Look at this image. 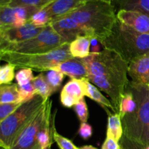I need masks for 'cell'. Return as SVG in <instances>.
Here are the masks:
<instances>
[{"label":"cell","instance_id":"5","mask_svg":"<svg viewBox=\"0 0 149 149\" xmlns=\"http://www.w3.org/2000/svg\"><path fill=\"white\" fill-rule=\"evenodd\" d=\"M47 101V100H46ZM45 103L36 95L29 101L22 103L14 112L0 124V146L10 149L15 138Z\"/></svg>","mask_w":149,"mask_h":149},{"label":"cell","instance_id":"8","mask_svg":"<svg viewBox=\"0 0 149 149\" xmlns=\"http://www.w3.org/2000/svg\"><path fill=\"white\" fill-rule=\"evenodd\" d=\"M52 103L49 99L45 101L40 110L19 133L10 149H42L38 143L37 135L47 118L52 114Z\"/></svg>","mask_w":149,"mask_h":149},{"label":"cell","instance_id":"7","mask_svg":"<svg viewBox=\"0 0 149 149\" xmlns=\"http://www.w3.org/2000/svg\"><path fill=\"white\" fill-rule=\"evenodd\" d=\"M65 43L63 39L56 33L52 26L48 25L34 37L7 45L0 49V55L8 53L23 55L45 53Z\"/></svg>","mask_w":149,"mask_h":149},{"label":"cell","instance_id":"28","mask_svg":"<svg viewBox=\"0 0 149 149\" xmlns=\"http://www.w3.org/2000/svg\"><path fill=\"white\" fill-rule=\"evenodd\" d=\"M18 90L19 97H20L19 101L22 103H25L26 101H29V100L33 98L36 95V91H35L31 82H30L28 84H26V85L18 86Z\"/></svg>","mask_w":149,"mask_h":149},{"label":"cell","instance_id":"22","mask_svg":"<svg viewBox=\"0 0 149 149\" xmlns=\"http://www.w3.org/2000/svg\"><path fill=\"white\" fill-rule=\"evenodd\" d=\"M31 84L36 91V95L41 96L44 100H47L52 94H53L50 86L45 79V74L40 73L38 76L33 77Z\"/></svg>","mask_w":149,"mask_h":149},{"label":"cell","instance_id":"31","mask_svg":"<svg viewBox=\"0 0 149 149\" xmlns=\"http://www.w3.org/2000/svg\"><path fill=\"white\" fill-rule=\"evenodd\" d=\"M22 103L17 102L13 103H3L0 104V124L8 117L13 112H14Z\"/></svg>","mask_w":149,"mask_h":149},{"label":"cell","instance_id":"14","mask_svg":"<svg viewBox=\"0 0 149 149\" xmlns=\"http://www.w3.org/2000/svg\"><path fill=\"white\" fill-rule=\"evenodd\" d=\"M128 75L136 84L149 86V52L132 61L128 66Z\"/></svg>","mask_w":149,"mask_h":149},{"label":"cell","instance_id":"12","mask_svg":"<svg viewBox=\"0 0 149 149\" xmlns=\"http://www.w3.org/2000/svg\"><path fill=\"white\" fill-rule=\"evenodd\" d=\"M86 79H71L64 85L61 93V102L63 106L71 108L87 96Z\"/></svg>","mask_w":149,"mask_h":149},{"label":"cell","instance_id":"40","mask_svg":"<svg viewBox=\"0 0 149 149\" xmlns=\"http://www.w3.org/2000/svg\"><path fill=\"white\" fill-rule=\"evenodd\" d=\"M51 147H52V145H49V146H48V147H47V148H45V149H51Z\"/></svg>","mask_w":149,"mask_h":149},{"label":"cell","instance_id":"34","mask_svg":"<svg viewBox=\"0 0 149 149\" xmlns=\"http://www.w3.org/2000/svg\"><path fill=\"white\" fill-rule=\"evenodd\" d=\"M101 149H121V146L119 142L111 138H107L103 143Z\"/></svg>","mask_w":149,"mask_h":149},{"label":"cell","instance_id":"19","mask_svg":"<svg viewBox=\"0 0 149 149\" xmlns=\"http://www.w3.org/2000/svg\"><path fill=\"white\" fill-rule=\"evenodd\" d=\"M113 4L118 11H138L149 15V0H113Z\"/></svg>","mask_w":149,"mask_h":149},{"label":"cell","instance_id":"16","mask_svg":"<svg viewBox=\"0 0 149 149\" xmlns=\"http://www.w3.org/2000/svg\"><path fill=\"white\" fill-rule=\"evenodd\" d=\"M51 70L60 71L71 79L87 78V67L84 58H71L63 61Z\"/></svg>","mask_w":149,"mask_h":149},{"label":"cell","instance_id":"36","mask_svg":"<svg viewBox=\"0 0 149 149\" xmlns=\"http://www.w3.org/2000/svg\"><path fill=\"white\" fill-rule=\"evenodd\" d=\"M101 44L95 38H92L90 42V53H98L101 51Z\"/></svg>","mask_w":149,"mask_h":149},{"label":"cell","instance_id":"39","mask_svg":"<svg viewBox=\"0 0 149 149\" xmlns=\"http://www.w3.org/2000/svg\"><path fill=\"white\" fill-rule=\"evenodd\" d=\"M9 0H0V4H7Z\"/></svg>","mask_w":149,"mask_h":149},{"label":"cell","instance_id":"9","mask_svg":"<svg viewBox=\"0 0 149 149\" xmlns=\"http://www.w3.org/2000/svg\"><path fill=\"white\" fill-rule=\"evenodd\" d=\"M39 10L33 7H12L0 4V30L23 26L32 15Z\"/></svg>","mask_w":149,"mask_h":149},{"label":"cell","instance_id":"23","mask_svg":"<svg viewBox=\"0 0 149 149\" xmlns=\"http://www.w3.org/2000/svg\"><path fill=\"white\" fill-rule=\"evenodd\" d=\"M136 101H135L132 93L127 88V90L125 93V95L122 96L120 103H119V113L121 118H122L127 114L133 113L136 109Z\"/></svg>","mask_w":149,"mask_h":149},{"label":"cell","instance_id":"38","mask_svg":"<svg viewBox=\"0 0 149 149\" xmlns=\"http://www.w3.org/2000/svg\"><path fill=\"white\" fill-rule=\"evenodd\" d=\"M106 1V2H110L113 4V0H87V1Z\"/></svg>","mask_w":149,"mask_h":149},{"label":"cell","instance_id":"2","mask_svg":"<svg viewBox=\"0 0 149 149\" xmlns=\"http://www.w3.org/2000/svg\"><path fill=\"white\" fill-rule=\"evenodd\" d=\"M116 14L112 3L90 1L64 17H71L82 25L87 29V36L95 38L100 43L111 33L118 20Z\"/></svg>","mask_w":149,"mask_h":149},{"label":"cell","instance_id":"18","mask_svg":"<svg viewBox=\"0 0 149 149\" xmlns=\"http://www.w3.org/2000/svg\"><path fill=\"white\" fill-rule=\"evenodd\" d=\"M124 132L122 127V118L119 113H109L107 124L106 137L111 138L119 142L123 137Z\"/></svg>","mask_w":149,"mask_h":149},{"label":"cell","instance_id":"37","mask_svg":"<svg viewBox=\"0 0 149 149\" xmlns=\"http://www.w3.org/2000/svg\"><path fill=\"white\" fill-rule=\"evenodd\" d=\"M79 149H97L95 147L93 146H84L80 147Z\"/></svg>","mask_w":149,"mask_h":149},{"label":"cell","instance_id":"35","mask_svg":"<svg viewBox=\"0 0 149 149\" xmlns=\"http://www.w3.org/2000/svg\"><path fill=\"white\" fill-rule=\"evenodd\" d=\"M121 149H143L144 148L140 146L138 144L131 142L127 139L125 137H122L121 139Z\"/></svg>","mask_w":149,"mask_h":149},{"label":"cell","instance_id":"26","mask_svg":"<svg viewBox=\"0 0 149 149\" xmlns=\"http://www.w3.org/2000/svg\"><path fill=\"white\" fill-rule=\"evenodd\" d=\"M53 0H9L7 5L12 7H33L42 9Z\"/></svg>","mask_w":149,"mask_h":149},{"label":"cell","instance_id":"25","mask_svg":"<svg viewBox=\"0 0 149 149\" xmlns=\"http://www.w3.org/2000/svg\"><path fill=\"white\" fill-rule=\"evenodd\" d=\"M29 22L36 27H45L49 25L51 18L49 13L45 7L32 15Z\"/></svg>","mask_w":149,"mask_h":149},{"label":"cell","instance_id":"43","mask_svg":"<svg viewBox=\"0 0 149 149\" xmlns=\"http://www.w3.org/2000/svg\"><path fill=\"white\" fill-rule=\"evenodd\" d=\"M148 89H149V86H148Z\"/></svg>","mask_w":149,"mask_h":149},{"label":"cell","instance_id":"4","mask_svg":"<svg viewBox=\"0 0 149 149\" xmlns=\"http://www.w3.org/2000/svg\"><path fill=\"white\" fill-rule=\"evenodd\" d=\"M100 44L103 48L116 52L130 64L149 52V34L138 33L118 20L111 34Z\"/></svg>","mask_w":149,"mask_h":149},{"label":"cell","instance_id":"13","mask_svg":"<svg viewBox=\"0 0 149 149\" xmlns=\"http://www.w3.org/2000/svg\"><path fill=\"white\" fill-rule=\"evenodd\" d=\"M117 19L121 23L129 26L135 31L149 34V15L143 13L132 10H119Z\"/></svg>","mask_w":149,"mask_h":149},{"label":"cell","instance_id":"17","mask_svg":"<svg viewBox=\"0 0 149 149\" xmlns=\"http://www.w3.org/2000/svg\"><path fill=\"white\" fill-rule=\"evenodd\" d=\"M89 36H79L69 44V51L73 58H84L90 55V42Z\"/></svg>","mask_w":149,"mask_h":149},{"label":"cell","instance_id":"41","mask_svg":"<svg viewBox=\"0 0 149 149\" xmlns=\"http://www.w3.org/2000/svg\"><path fill=\"white\" fill-rule=\"evenodd\" d=\"M143 149H149V146H146V147H145V148H144Z\"/></svg>","mask_w":149,"mask_h":149},{"label":"cell","instance_id":"24","mask_svg":"<svg viewBox=\"0 0 149 149\" xmlns=\"http://www.w3.org/2000/svg\"><path fill=\"white\" fill-rule=\"evenodd\" d=\"M64 74L55 70H49L45 71V77L47 81L50 86L53 93L59 90L64 79Z\"/></svg>","mask_w":149,"mask_h":149},{"label":"cell","instance_id":"21","mask_svg":"<svg viewBox=\"0 0 149 149\" xmlns=\"http://www.w3.org/2000/svg\"><path fill=\"white\" fill-rule=\"evenodd\" d=\"M19 100L20 97L17 84H2L0 86V104L17 103L20 102Z\"/></svg>","mask_w":149,"mask_h":149},{"label":"cell","instance_id":"42","mask_svg":"<svg viewBox=\"0 0 149 149\" xmlns=\"http://www.w3.org/2000/svg\"><path fill=\"white\" fill-rule=\"evenodd\" d=\"M0 149H5V148H3V147L0 146Z\"/></svg>","mask_w":149,"mask_h":149},{"label":"cell","instance_id":"27","mask_svg":"<svg viewBox=\"0 0 149 149\" xmlns=\"http://www.w3.org/2000/svg\"><path fill=\"white\" fill-rule=\"evenodd\" d=\"M16 67L10 63L4 64L0 66V86L9 84L15 77V69Z\"/></svg>","mask_w":149,"mask_h":149},{"label":"cell","instance_id":"6","mask_svg":"<svg viewBox=\"0 0 149 149\" xmlns=\"http://www.w3.org/2000/svg\"><path fill=\"white\" fill-rule=\"evenodd\" d=\"M69 44L61 46L40 54L23 55V54H4L0 55V62L4 61L17 68H30L31 70L47 71L58 65L63 61L73 58L69 51Z\"/></svg>","mask_w":149,"mask_h":149},{"label":"cell","instance_id":"33","mask_svg":"<svg viewBox=\"0 0 149 149\" xmlns=\"http://www.w3.org/2000/svg\"><path fill=\"white\" fill-rule=\"evenodd\" d=\"M78 134L82 139L88 140L93 135V127L87 122H81L79 128Z\"/></svg>","mask_w":149,"mask_h":149},{"label":"cell","instance_id":"30","mask_svg":"<svg viewBox=\"0 0 149 149\" xmlns=\"http://www.w3.org/2000/svg\"><path fill=\"white\" fill-rule=\"evenodd\" d=\"M74 111L81 122H87L89 117L88 107L84 98L80 100L75 106H74Z\"/></svg>","mask_w":149,"mask_h":149},{"label":"cell","instance_id":"1","mask_svg":"<svg viewBox=\"0 0 149 149\" xmlns=\"http://www.w3.org/2000/svg\"><path fill=\"white\" fill-rule=\"evenodd\" d=\"M87 67V79L106 93L116 112L127 90L129 64L116 52L103 48L98 53H90L84 58Z\"/></svg>","mask_w":149,"mask_h":149},{"label":"cell","instance_id":"10","mask_svg":"<svg viewBox=\"0 0 149 149\" xmlns=\"http://www.w3.org/2000/svg\"><path fill=\"white\" fill-rule=\"evenodd\" d=\"M45 27H36L29 21L20 27H11L0 30V49L17 42L34 37Z\"/></svg>","mask_w":149,"mask_h":149},{"label":"cell","instance_id":"11","mask_svg":"<svg viewBox=\"0 0 149 149\" xmlns=\"http://www.w3.org/2000/svg\"><path fill=\"white\" fill-rule=\"evenodd\" d=\"M49 25L65 43H71L79 36H87V29L71 17H61L52 21Z\"/></svg>","mask_w":149,"mask_h":149},{"label":"cell","instance_id":"20","mask_svg":"<svg viewBox=\"0 0 149 149\" xmlns=\"http://www.w3.org/2000/svg\"><path fill=\"white\" fill-rule=\"evenodd\" d=\"M86 84H87V97L95 100L97 103H99L100 106L105 108L108 113H109V111L107 109H111L114 113H117L111 101L109 100L106 97H105L100 93V90L97 88V87L92 84L87 79H86Z\"/></svg>","mask_w":149,"mask_h":149},{"label":"cell","instance_id":"29","mask_svg":"<svg viewBox=\"0 0 149 149\" xmlns=\"http://www.w3.org/2000/svg\"><path fill=\"white\" fill-rule=\"evenodd\" d=\"M15 78L18 86L26 85L33 80V71L30 68H21L16 73Z\"/></svg>","mask_w":149,"mask_h":149},{"label":"cell","instance_id":"32","mask_svg":"<svg viewBox=\"0 0 149 149\" xmlns=\"http://www.w3.org/2000/svg\"><path fill=\"white\" fill-rule=\"evenodd\" d=\"M53 139L58 144L60 149H79L73 143L72 141L60 135L55 130L53 132Z\"/></svg>","mask_w":149,"mask_h":149},{"label":"cell","instance_id":"3","mask_svg":"<svg viewBox=\"0 0 149 149\" xmlns=\"http://www.w3.org/2000/svg\"><path fill=\"white\" fill-rule=\"evenodd\" d=\"M128 90L137 103L135 111L122 118L124 135L127 140L145 148L149 146V89L148 86L129 83Z\"/></svg>","mask_w":149,"mask_h":149},{"label":"cell","instance_id":"15","mask_svg":"<svg viewBox=\"0 0 149 149\" xmlns=\"http://www.w3.org/2000/svg\"><path fill=\"white\" fill-rule=\"evenodd\" d=\"M86 2L87 0H53L45 8L49 13L52 22L75 11Z\"/></svg>","mask_w":149,"mask_h":149}]
</instances>
